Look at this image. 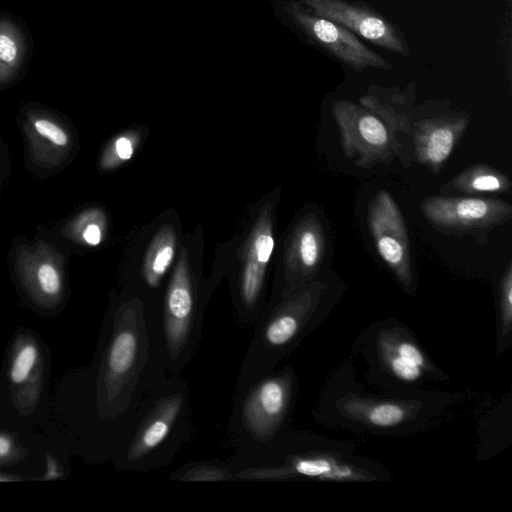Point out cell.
I'll use <instances>...</instances> for the list:
<instances>
[{"label":"cell","instance_id":"cell-28","mask_svg":"<svg viewBox=\"0 0 512 512\" xmlns=\"http://www.w3.org/2000/svg\"><path fill=\"white\" fill-rule=\"evenodd\" d=\"M83 238L89 245H98L102 239L100 227L96 224H89L83 232Z\"/></svg>","mask_w":512,"mask_h":512},{"label":"cell","instance_id":"cell-4","mask_svg":"<svg viewBox=\"0 0 512 512\" xmlns=\"http://www.w3.org/2000/svg\"><path fill=\"white\" fill-rule=\"evenodd\" d=\"M211 293L208 282L196 273L190 263L189 251L183 247L159 304L162 340L170 375L181 374L195 355Z\"/></svg>","mask_w":512,"mask_h":512},{"label":"cell","instance_id":"cell-17","mask_svg":"<svg viewBox=\"0 0 512 512\" xmlns=\"http://www.w3.org/2000/svg\"><path fill=\"white\" fill-rule=\"evenodd\" d=\"M359 104L379 116L396 135L398 132L410 134L412 123L409 114L413 100L408 102L407 89L399 91L371 86Z\"/></svg>","mask_w":512,"mask_h":512},{"label":"cell","instance_id":"cell-8","mask_svg":"<svg viewBox=\"0 0 512 512\" xmlns=\"http://www.w3.org/2000/svg\"><path fill=\"white\" fill-rule=\"evenodd\" d=\"M274 248L272 207L266 205L248 235L239 270L232 282L234 311L243 327L254 326L266 306L264 285Z\"/></svg>","mask_w":512,"mask_h":512},{"label":"cell","instance_id":"cell-24","mask_svg":"<svg viewBox=\"0 0 512 512\" xmlns=\"http://www.w3.org/2000/svg\"><path fill=\"white\" fill-rule=\"evenodd\" d=\"M140 142L137 132L128 131L118 136L113 143V155L117 163L129 161L135 154Z\"/></svg>","mask_w":512,"mask_h":512},{"label":"cell","instance_id":"cell-3","mask_svg":"<svg viewBox=\"0 0 512 512\" xmlns=\"http://www.w3.org/2000/svg\"><path fill=\"white\" fill-rule=\"evenodd\" d=\"M327 290L319 277L265 306L254 325L235 388L275 370L309 327Z\"/></svg>","mask_w":512,"mask_h":512},{"label":"cell","instance_id":"cell-1","mask_svg":"<svg viewBox=\"0 0 512 512\" xmlns=\"http://www.w3.org/2000/svg\"><path fill=\"white\" fill-rule=\"evenodd\" d=\"M169 376L159 308L125 292L110 318L98 385L100 415L111 426L114 455Z\"/></svg>","mask_w":512,"mask_h":512},{"label":"cell","instance_id":"cell-22","mask_svg":"<svg viewBox=\"0 0 512 512\" xmlns=\"http://www.w3.org/2000/svg\"><path fill=\"white\" fill-rule=\"evenodd\" d=\"M500 325L503 336H507L512 327V262L509 261L502 274L499 285Z\"/></svg>","mask_w":512,"mask_h":512},{"label":"cell","instance_id":"cell-12","mask_svg":"<svg viewBox=\"0 0 512 512\" xmlns=\"http://www.w3.org/2000/svg\"><path fill=\"white\" fill-rule=\"evenodd\" d=\"M293 22L313 42L344 64L361 73L366 68L390 69L392 65L368 48L356 34L347 28L308 12L299 2L285 6Z\"/></svg>","mask_w":512,"mask_h":512},{"label":"cell","instance_id":"cell-20","mask_svg":"<svg viewBox=\"0 0 512 512\" xmlns=\"http://www.w3.org/2000/svg\"><path fill=\"white\" fill-rule=\"evenodd\" d=\"M377 340L388 345L402 359L424 372L429 369V363L422 350L407 337L390 330H382Z\"/></svg>","mask_w":512,"mask_h":512},{"label":"cell","instance_id":"cell-27","mask_svg":"<svg viewBox=\"0 0 512 512\" xmlns=\"http://www.w3.org/2000/svg\"><path fill=\"white\" fill-rule=\"evenodd\" d=\"M18 54L16 42L9 35L0 33V60L6 63L15 61Z\"/></svg>","mask_w":512,"mask_h":512},{"label":"cell","instance_id":"cell-6","mask_svg":"<svg viewBox=\"0 0 512 512\" xmlns=\"http://www.w3.org/2000/svg\"><path fill=\"white\" fill-rule=\"evenodd\" d=\"M227 463L236 480L354 482L375 479L369 471L328 453L284 451L274 439L258 447L235 450Z\"/></svg>","mask_w":512,"mask_h":512},{"label":"cell","instance_id":"cell-2","mask_svg":"<svg viewBox=\"0 0 512 512\" xmlns=\"http://www.w3.org/2000/svg\"><path fill=\"white\" fill-rule=\"evenodd\" d=\"M192 433L190 389L179 375H170L128 440L114 455L118 469L146 472L168 465Z\"/></svg>","mask_w":512,"mask_h":512},{"label":"cell","instance_id":"cell-23","mask_svg":"<svg viewBox=\"0 0 512 512\" xmlns=\"http://www.w3.org/2000/svg\"><path fill=\"white\" fill-rule=\"evenodd\" d=\"M38 358V350L35 345L27 344L16 354L11 370L10 378L15 384L23 383L30 375Z\"/></svg>","mask_w":512,"mask_h":512},{"label":"cell","instance_id":"cell-21","mask_svg":"<svg viewBox=\"0 0 512 512\" xmlns=\"http://www.w3.org/2000/svg\"><path fill=\"white\" fill-rule=\"evenodd\" d=\"M378 350L381 359L384 361L390 372L398 379L413 383L423 377L424 371L402 359L388 345L377 340Z\"/></svg>","mask_w":512,"mask_h":512},{"label":"cell","instance_id":"cell-16","mask_svg":"<svg viewBox=\"0 0 512 512\" xmlns=\"http://www.w3.org/2000/svg\"><path fill=\"white\" fill-rule=\"evenodd\" d=\"M347 418L375 428H392L414 419L422 408L417 401L375 400L347 395L338 402Z\"/></svg>","mask_w":512,"mask_h":512},{"label":"cell","instance_id":"cell-11","mask_svg":"<svg viewBox=\"0 0 512 512\" xmlns=\"http://www.w3.org/2000/svg\"><path fill=\"white\" fill-rule=\"evenodd\" d=\"M369 231L378 255L403 286L413 284L411 249L402 212L386 190L370 200L367 214Z\"/></svg>","mask_w":512,"mask_h":512},{"label":"cell","instance_id":"cell-10","mask_svg":"<svg viewBox=\"0 0 512 512\" xmlns=\"http://www.w3.org/2000/svg\"><path fill=\"white\" fill-rule=\"evenodd\" d=\"M328 240V229L320 213L308 211L302 214L287 238L283 272L272 300L319 277L327 262Z\"/></svg>","mask_w":512,"mask_h":512},{"label":"cell","instance_id":"cell-15","mask_svg":"<svg viewBox=\"0 0 512 512\" xmlns=\"http://www.w3.org/2000/svg\"><path fill=\"white\" fill-rule=\"evenodd\" d=\"M177 250L176 229L172 224L165 223L151 238L143 257L140 274L128 284L126 293L159 308L166 285L164 279L173 267Z\"/></svg>","mask_w":512,"mask_h":512},{"label":"cell","instance_id":"cell-25","mask_svg":"<svg viewBox=\"0 0 512 512\" xmlns=\"http://www.w3.org/2000/svg\"><path fill=\"white\" fill-rule=\"evenodd\" d=\"M38 281L42 291L46 294H56L60 290V278L55 268L49 264H42L38 269Z\"/></svg>","mask_w":512,"mask_h":512},{"label":"cell","instance_id":"cell-18","mask_svg":"<svg viewBox=\"0 0 512 512\" xmlns=\"http://www.w3.org/2000/svg\"><path fill=\"white\" fill-rule=\"evenodd\" d=\"M510 178L487 164H475L461 171L442 186V193L457 192L468 196L509 193Z\"/></svg>","mask_w":512,"mask_h":512},{"label":"cell","instance_id":"cell-13","mask_svg":"<svg viewBox=\"0 0 512 512\" xmlns=\"http://www.w3.org/2000/svg\"><path fill=\"white\" fill-rule=\"evenodd\" d=\"M299 3L381 48L405 57L410 55L409 46L397 27L367 6L348 0H300Z\"/></svg>","mask_w":512,"mask_h":512},{"label":"cell","instance_id":"cell-26","mask_svg":"<svg viewBox=\"0 0 512 512\" xmlns=\"http://www.w3.org/2000/svg\"><path fill=\"white\" fill-rule=\"evenodd\" d=\"M35 128L37 132L46 138L50 139L53 143L64 146L68 142L67 135L59 128L56 124L40 119L35 122Z\"/></svg>","mask_w":512,"mask_h":512},{"label":"cell","instance_id":"cell-19","mask_svg":"<svg viewBox=\"0 0 512 512\" xmlns=\"http://www.w3.org/2000/svg\"><path fill=\"white\" fill-rule=\"evenodd\" d=\"M169 479L181 482L232 481L236 477L227 462L198 461L173 471Z\"/></svg>","mask_w":512,"mask_h":512},{"label":"cell","instance_id":"cell-9","mask_svg":"<svg viewBox=\"0 0 512 512\" xmlns=\"http://www.w3.org/2000/svg\"><path fill=\"white\" fill-rule=\"evenodd\" d=\"M332 114L337 123L345 157L370 168L389 163L400 146L396 134L375 113L350 100H336Z\"/></svg>","mask_w":512,"mask_h":512},{"label":"cell","instance_id":"cell-14","mask_svg":"<svg viewBox=\"0 0 512 512\" xmlns=\"http://www.w3.org/2000/svg\"><path fill=\"white\" fill-rule=\"evenodd\" d=\"M470 116L464 113L422 118L412 124L415 158L418 164L437 174L465 134Z\"/></svg>","mask_w":512,"mask_h":512},{"label":"cell","instance_id":"cell-29","mask_svg":"<svg viewBox=\"0 0 512 512\" xmlns=\"http://www.w3.org/2000/svg\"><path fill=\"white\" fill-rule=\"evenodd\" d=\"M11 450V442L8 438L0 435V457L7 455Z\"/></svg>","mask_w":512,"mask_h":512},{"label":"cell","instance_id":"cell-5","mask_svg":"<svg viewBox=\"0 0 512 512\" xmlns=\"http://www.w3.org/2000/svg\"><path fill=\"white\" fill-rule=\"evenodd\" d=\"M295 393V376L286 367L235 388L229 434L235 450L261 446L281 432Z\"/></svg>","mask_w":512,"mask_h":512},{"label":"cell","instance_id":"cell-7","mask_svg":"<svg viewBox=\"0 0 512 512\" xmlns=\"http://www.w3.org/2000/svg\"><path fill=\"white\" fill-rule=\"evenodd\" d=\"M420 210L432 228L456 237H472L483 245L490 232L512 218V205L498 198L482 196L432 195L420 203Z\"/></svg>","mask_w":512,"mask_h":512}]
</instances>
